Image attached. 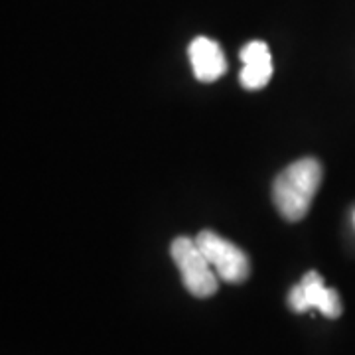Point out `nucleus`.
<instances>
[{
  "label": "nucleus",
  "instance_id": "nucleus-2",
  "mask_svg": "<svg viewBox=\"0 0 355 355\" xmlns=\"http://www.w3.org/2000/svg\"><path fill=\"white\" fill-rule=\"evenodd\" d=\"M170 253H172V259L182 275L184 286L188 288L191 296L207 298V296L216 294L219 288V282H217L219 277H217V272H214L216 268L207 261V257L203 254L196 239L178 237L172 241Z\"/></svg>",
  "mask_w": 355,
  "mask_h": 355
},
{
  "label": "nucleus",
  "instance_id": "nucleus-6",
  "mask_svg": "<svg viewBox=\"0 0 355 355\" xmlns=\"http://www.w3.org/2000/svg\"><path fill=\"white\" fill-rule=\"evenodd\" d=\"M241 85L249 91L263 89L272 77V58L265 42H249L241 50Z\"/></svg>",
  "mask_w": 355,
  "mask_h": 355
},
{
  "label": "nucleus",
  "instance_id": "nucleus-3",
  "mask_svg": "<svg viewBox=\"0 0 355 355\" xmlns=\"http://www.w3.org/2000/svg\"><path fill=\"white\" fill-rule=\"evenodd\" d=\"M196 243L200 245L207 261L216 268L219 279L229 284H241L249 279V272H251L249 257L235 243L223 239L214 231H202L196 237Z\"/></svg>",
  "mask_w": 355,
  "mask_h": 355
},
{
  "label": "nucleus",
  "instance_id": "nucleus-5",
  "mask_svg": "<svg viewBox=\"0 0 355 355\" xmlns=\"http://www.w3.org/2000/svg\"><path fill=\"white\" fill-rule=\"evenodd\" d=\"M188 55H190L193 76L203 83H211L227 71V62L221 46L205 36H200L191 42Z\"/></svg>",
  "mask_w": 355,
  "mask_h": 355
},
{
  "label": "nucleus",
  "instance_id": "nucleus-4",
  "mask_svg": "<svg viewBox=\"0 0 355 355\" xmlns=\"http://www.w3.org/2000/svg\"><path fill=\"white\" fill-rule=\"evenodd\" d=\"M288 306L298 314L316 308L331 320L340 318L343 312L340 294L334 288H328L316 270H308L302 280L296 286H292L288 292Z\"/></svg>",
  "mask_w": 355,
  "mask_h": 355
},
{
  "label": "nucleus",
  "instance_id": "nucleus-1",
  "mask_svg": "<svg viewBox=\"0 0 355 355\" xmlns=\"http://www.w3.org/2000/svg\"><path fill=\"white\" fill-rule=\"evenodd\" d=\"M322 182V164L316 158H302L284 168L275 180L272 200L286 221H300Z\"/></svg>",
  "mask_w": 355,
  "mask_h": 355
}]
</instances>
